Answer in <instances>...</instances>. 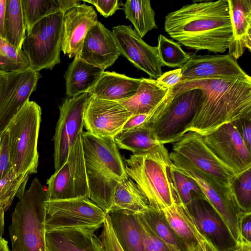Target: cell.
Instances as JSON below:
<instances>
[{"label":"cell","mask_w":251,"mask_h":251,"mask_svg":"<svg viewBox=\"0 0 251 251\" xmlns=\"http://www.w3.org/2000/svg\"><path fill=\"white\" fill-rule=\"evenodd\" d=\"M46 191L37 178L19 199L11 214L9 236L10 251H46L45 202Z\"/></svg>","instance_id":"5"},{"label":"cell","mask_w":251,"mask_h":251,"mask_svg":"<svg viewBox=\"0 0 251 251\" xmlns=\"http://www.w3.org/2000/svg\"><path fill=\"white\" fill-rule=\"evenodd\" d=\"M114 140L117 147L130 151L133 154L147 152L160 144L151 127L148 126L122 131Z\"/></svg>","instance_id":"31"},{"label":"cell","mask_w":251,"mask_h":251,"mask_svg":"<svg viewBox=\"0 0 251 251\" xmlns=\"http://www.w3.org/2000/svg\"><path fill=\"white\" fill-rule=\"evenodd\" d=\"M47 201L90 199L81 135L72 147L65 163L47 181Z\"/></svg>","instance_id":"10"},{"label":"cell","mask_w":251,"mask_h":251,"mask_svg":"<svg viewBox=\"0 0 251 251\" xmlns=\"http://www.w3.org/2000/svg\"><path fill=\"white\" fill-rule=\"evenodd\" d=\"M112 32L121 54L136 68L154 79L163 74L156 47L146 43L131 25L114 26Z\"/></svg>","instance_id":"15"},{"label":"cell","mask_w":251,"mask_h":251,"mask_svg":"<svg viewBox=\"0 0 251 251\" xmlns=\"http://www.w3.org/2000/svg\"><path fill=\"white\" fill-rule=\"evenodd\" d=\"M29 59L22 50H18L0 38V73H9L29 68Z\"/></svg>","instance_id":"38"},{"label":"cell","mask_w":251,"mask_h":251,"mask_svg":"<svg viewBox=\"0 0 251 251\" xmlns=\"http://www.w3.org/2000/svg\"><path fill=\"white\" fill-rule=\"evenodd\" d=\"M91 96L86 92L67 98L59 106V117L53 137L55 171L65 163L72 147L83 132L84 113Z\"/></svg>","instance_id":"12"},{"label":"cell","mask_w":251,"mask_h":251,"mask_svg":"<svg viewBox=\"0 0 251 251\" xmlns=\"http://www.w3.org/2000/svg\"><path fill=\"white\" fill-rule=\"evenodd\" d=\"M45 239L46 251H105L94 232L83 228L47 231Z\"/></svg>","instance_id":"22"},{"label":"cell","mask_w":251,"mask_h":251,"mask_svg":"<svg viewBox=\"0 0 251 251\" xmlns=\"http://www.w3.org/2000/svg\"><path fill=\"white\" fill-rule=\"evenodd\" d=\"M112 229L123 251H144L137 214L119 210L109 214Z\"/></svg>","instance_id":"27"},{"label":"cell","mask_w":251,"mask_h":251,"mask_svg":"<svg viewBox=\"0 0 251 251\" xmlns=\"http://www.w3.org/2000/svg\"><path fill=\"white\" fill-rule=\"evenodd\" d=\"M7 74L0 73V99L5 88L7 77Z\"/></svg>","instance_id":"50"},{"label":"cell","mask_w":251,"mask_h":251,"mask_svg":"<svg viewBox=\"0 0 251 251\" xmlns=\"http://www.w3.org/2000/svg\"><path fill=\"white\" fill-rule=\"evenodd\" d=\"M41 114L40 106L28 100L6 128L9 136L11 163L18 175L28 173L31 175L37 171V144Z\"/></svg>","instance_id":"6"},{"label":"cell","mask_w":251,"mask_h":251,"mask_svg":"<svg viewBox=\"0 0 251 251\" xmlns=\"http://www.w3.org/2000/svg\"><path fill=\"white\" fill-rule=\"evenodd\" d=\"M12 168L10 158L9 133L5 129L0 132V179Z\"/></svg>","instance_id":"41"},{"label":"cell","mask_w":251,"mask_h":251,"mask_svg":"<svg viewBox=\"0 0 251 251\" xmlns=\"http://www.w3.org/2000/svg\"><path fill=\"white\" fill-rule=\"evenodd\" d=\"M100 237L105 251H123L113 232L109 214H107L102 225Z\"/></svg>","instance_id":"42"},{"label":"cell","mask_w":251,"mask_h":251,"mask_svg":"<svg viewBox=\"0 0 251 251\" xmlns=\"http://www.w3.org/2000/svg\"><path fill=\"white\" fill-rule=\"evenodd\" d=\"M0 251H10L7 242L2 237L0 238Z\"/></svg>","instance_id":"51"},{"label":"cell","mask_w":251,"mask_h":251,"mask_svg":"<svg viewBox=\"0 0 251 251\" xmlns=\"http://www.w3.org/2000/svg\"><path fill=\"white\" fill-rule=\"evenodd\" d=\"M170 172L178 203L186 206L194 200H206L195 180L177 169L172 162Z\"/></svg>","instance_id":"36"},{"label":"cell","mask_w":251,"mask_h":251,"mask_svg":"<svg viewBox=\"0 0 251 251\" xmlns=\"http://www.w3.org/2000/svg\"><path fill=\"white\" fill-rule=\"evenodd\" d=\"M235 251H251V243L237 242Z\"/></svg>","instance_id":"49"},{"label":"cell","mask_w":251,"mask_h":251,"mask_svg":"<svg viewBox=\"0 0 251 251\" xmlns=\"http://www.w3.org/2000/svg\"><path fill=\"white\" fill-rule=\"evenodd\" d=\"M83 1L93 4L97 11L105 18L113 15L117 10L120 9L118 0H91Z\"/></svg>","instance_id":"44"},{"label":"cell","mask_w":251,"mask_h":251,"mask_svg":"<svg viewBox=\"0 0 251 251\" xmlns=\"http://www.w3.org/2000/svg\"><path fill=\"white\" fill-rule=\"evenodd\" d=\"M185 206L201 234L218 251L235 249L236 242L226 223L206 200H194Z\"/></svg>","instance_id":"18"},{"label":"cell","mask_w":251,"mask_h":251,"mask_svg":"<svg viewBox=\"0 0 251 251\" xmlns=\"http://www.w3.org/2000/svg\"><path fill=\"white\" fill-rule=\"evenodd\" d=\"M90 199L107 214L112 205L116 187L128 177L114 140L81 134Z\"/></svg>","instance_id":"3"},{"label":"cell","mask_w":251,"mask_h":251,"mask_svg":"<svg viewBox=\"0 0 251 251\" xmlns=\"http://www.w3.org/2000/svg\"><path fill=\"white\" fill-rule=\"evenodd\" d=\"M197 89L201 96L188 131L204 136L221 126L251 116V77H211L180 80L171 88L176 96Z\"/></svg>","instance_id":"1"},{"label":"cell","mask_w":251,"mask_h":251,"mask_svg":"<svg viewBox=\"0 0 251 251\" xmlns=\"http://www.w3.org/2000/svg\"><path fill=\"white\" fill-rule=\"evenodd\" d=\"M181 70V80L211 77H238L247 75L237 60L228 54H192Z\"/></svg>","instance_id":"20"},{"label":"cell","mask_w":251,"mask_h":251,"mask_svg":"<svg viewBox=\"0 0 251 251\" xmlns=\"http://www.w3.org/2000/svg\"><path fill=\"white\" fill-rule=\"evenodd\" d=\"M193 251H218L216 248L206 239L199 242Z\"/></svg>","instance_id":"48"},{"label":"cell","mask_w":251,"mask_h":251,"mask_svg":"<svg viewBox=\"0 0 251 251\" xmlns=\"http://www.w3.org/2000/svg\"><path fill=\"white\" fill-rule=\"evenodd\" d=\"M144 251H171L168 246L137 214Z\"/></svg>","instance_id":"40"},{"label":"cell","mask_w":251,"mask_h":251,"mask_svg":"<svg viewBox=\"0 0 251 251\" xmlns=\"http://www.w3.org/2000/svg\"><path fill=\"white\" fill-rule=\"evenodd\" d=\"M30 175H18L12 168L0 179V238L4 230V214L15 197L20 199L25 192L26 182Z\"/></svg>","instance_id":"32"},{"label":"cell","mask_w":251,"mask_h":251,"mask_svg":"<svg viewBox=\"0 0 251 251\" xmlns=\"http://www.w3.org/2000/svg\"><path fill=\"white\" fill-rule=\"evenodd\" d=\"M141 81V78H132L114 72L104 71L89 93L100 99L120 101L133 96Z\"/></svg>","instance_id":"24"},{"label":"cell","mask_w":251,"mask_h":251,"mask_svg":"<svg viewBox=\"0 0 251 251\" xmlns=\"http://www.w3.org/2000/svg\"><path fill=\"white\" fill-rule=\"evenodd\" d=\"M159 211L186 251H193L200 242L205 239L183 205L177 202Z\"/></svg>","instance_id":"25"},{"label":"cell","mask_w":251,"mask_h":251,"mask_svg":"<svg viewBox=\"0 0 251 251\" xmlns=\"http://www.w3.org/2000/svg\"><path fill=\"white\" fill-rule=\"evenodd\" d=\"M64 12L58 11L40 20L25 33L22 50L32 70L50 69L61 63Z\"/></svg>","instance_id":"7"},{"label":"cell","mask_w":251,"mask_h":251,"mask_svg":"<svg viewBox=\"0 0 251 251\" xmlns=\"http://www.w3.org/2000/svg\"><path fill=\"white\" fill-rule=\"evenodd\" d=\"M237 242L251 243V211L244 212L239 216Z\"/></svg>","instance_id":"43"},{"label":"cell","mask_w":251,"mask_h":251,"mask_svg":"<svg viewBox=\"0 0 251 251\" xmlns=\"http://www.w3.org/2000/svg\"><path fill=\"white\" fill-rule=\"evenodd\" d=\"M138 214L171 251H186L184 245L159 210L149 207Z\"/></svg>","instance_id":"35"},{"label":"cell","mask_w":251,"mask_h":251,"mask_svg":"<svg viewBox=\"0 0 251 251\" xmlns=\"http://www.w3.org/2000/svg\"><path fill=\"white\" fill-rule=\"evenodd\" d=\"M203 138L209 148L236 176L251 168V152L233 122L221 126Z\"/></svg>","instance_id":"14"},{"label":"cell","mask_w":251,"mask_h":251,"mask_svg":"<svg viewBox=\"0 0 251 251\" xmlns=\"http://www.w3.org/2000/svg\"><path fill=\"white\" fill-rule=\"evenodd\" d=\"M4 28L5 39L18 50H22L26 30L21 0H6Z\"/></svg>","instance_id":"34"},{"label":"cell","mask_w":251,"mask_h":251,"mask_svg":"<svg viewBox=\"0 0 251 251\" xmlns=\"http://www.w3.org/2000/svg\"><path fill=\"white\" fill-rule=\"evenodd\" d=\"M6 0H0V38L5 39L4 28Z\"/></svg>","instance_id":"47"},{"label":"cell","mask_w":251,"mask_h":251,"mask_svg":"<svg viewBox=\"0 0 251 251\" xmlns=\"http://www.w3.org/2000/svg\"><path fill=\"white\" fill-rule=\"evenodd\" d=\"M235 251V250H234V249H233V250H227V251Z\"/></svg>","instance_id":"52"},{"label":"cell","mask_w":251,"mask_h":251,"mask_svg":"<svg viewBox=\"0 0 251 251\" xmlns=\"http://www.w3.org/2000/svg\"><path fill=\"white\" fill-rule=\"evenodd\" d=\"M45 232L62 228H80L95 231L102 226L107 214L89 198L46 201Z\"/></svg>","instance_id":"8"},{"label":"cell","mask_w":251,"mask_h":251,"mask_svg":"<svg viewBox=\"0 0 251 251\" xmlns=\"http://www.w3.org/2000/svg\"><path fill=\"white\" fill-rule=\"evenodd\" d=\"M233 122L248 149L251 151V116Z\"/></svg>","instance_id":"45"},{"label":"cell","mask_w":251,"mask_h":251,"mask_svg":"<svg viewBox=\"0 0 251 251\" xmlns=\"http://www.w3.org/2000/svg\"><path fill=\"white\" fill-rule=\"evenodd\" d=\"M104 71L79 57L74 58L69 64L65 75L67 98L89 93L96 84Z\"/></svg>","instance_id":"26"},{"label":"cell","mask_w":251,"mask_h":251,"mask_svg":"<svg viewBox=\"0 0 251 251\" xmlns=\"http://www.w3.org/2000/svg\"><path fill=\"white\" fill-rule=\"evenodd\" d=\"M201 96V91L194 89L174 97L151 126L159 143H174L187 133L194 118Z\"/></svg>","instance_id":"11"},{"label":"cell","mask_w":251,"mask_h":251,"mask_svg":"<svg viewBox=\"0 0 251 251\" xmlns=\"http://www.w3.org/2000/svg\"><path fill=\"white\" fill-rule=\"evenodd\" d=\"M5 88L0 99V132L29 100L40 77L39 72L28 68L7 74Z\"/></svg>","instance_id":"17"},{"label":"cell","mask_w":251,"mask_h":251,"mask_svg":"<svg viewBox=\"0 0 251 251\" xmlns=\"http://www.w3.org/2000/svg\"><path fill=\"white\" fill-rule=\"evenodd\" d=\"M231 189L240 209L251 211V168L236 176Z\"/></svg>","instance_id":"39"},{"label":"cell","mask_w":251,"mask_h":251,"mask_svg":"<svg viewBox=\"0 0 251 251\" xmlns=\"http://www.w3.org/2000/svg\"><path fill=\"white\" fill-rule=\"evenodd\" d=\"M128 176L148 200L149 206L158 210L178 202L170 172L172 161L164 145L150 151L132 154L126 160Z\"/></svg>","instance_id":"4"},{"label":"cell","mask_w":251,"mask_h":251,"mask_svg":"<svg viewBox=\"0 0 251 251\" xmlns=\"http://www.w3.org/2000/svg\"><path fill=\"white\" fill-rule=\"evenodd\" d=\"M94 9L85 3L64 12L61 50L70 58L79 57L86 35L98 22Z\"/></svg>","instance_id":"19"},{"label":"cell","mask_w":251,"mask_h":251,"mask_svg":"<svg viewBox=\"0 0 251 251\" xmlns=\"http://www.w3.org/2000/svg\"><path fill=\"white\" fill-rule=\"evenodd\" d=\"M169 89L159 84L156 79L143 77L135 94L118 102L132 116L148 113L161 101Z\"/></svg>","instance_id":"28"},{"label":"cell","mask_w":251,"mask_h":251,"mask_svg":"<svg viewBox=\"0 0 251 251\" xmlns=\"http://www.w3.org/2000/svg\"><path fill=\"white\" fill-rule=\"evenodd\" d=\"M173 150L200 171L231 190L236 175L209 148L201 134L194 131L187 132L174 143Z\"/></svg>","instance_id":"13"},{"label":"cell","mask_w":251,"mask_h":251,"mask_svg":"<svg viewBox=\"0 0 251 251\" xmlns=\"http://www.w3.org/2000/svg\"><path fill=\"white\" fill-rule=\"evenodd\" d=\"M170 158L179 170L198 183L206 200L223 219L236 242L238 236V218L244 212L237 205L232 190L200 171L185 159L172 151Z\"/></svg>","instance_id":"9"},{"label":"cell","mask_w":251,"mask_h":251,"mask_svg":"<svg viewBox=\"0 0 251 251\" xmlns=\"http://www.w3.org/2000/svg\"><path fill=\"white\" fill-rule=\"evenodd\" d=\"M26 32L44 17L81 4L78 0H21Z\"/></svg>","instance_id":"30"},{"label":"cell","mask_w":251,"mask_h":251,"mask_svg":"<svg viewBox=\"0 0 251 251\" xmlns=\"http://www.w3.org/2000/svg\"><path fill=\"white\" fill-rule=\"evenodd\" d=\"M233 39L228 54L237 60L251 51V0H228Z\"/></svg>","instance_id":"23"},{"label":"cell","mask_w":251,"mask_h":251,"mask_svg":"<svg viewBox=\"0 0 251 251\" xmlns=\"http://www.w3.org/2000/svg\"><path fill=\"white\" fill-rule=\"evenodd\" d=\"M156 48L162 67L181 68L188 61L190 55L182 50L179 44L162 34L158 37Z\"/></svg>","instance_id":"37"},{"label":"cell","mask_w":251,"mask_h":251,"mask_svg":"<svg viewBox=\"0 0 251 251\" xmlns=\"http://www.w3.org/2000/svg\"><path fill=\"white\" fill-rule=\"evenodd\" d=\"M123 6L126 18L131 22L142 38L148 32L157 28L155 13L150 0H127Z\"/></svg>","instance_id":"33"},{"label":"cell","mask_w":251,"mask_h":251,"mask_svg":"<svg viewBox=\"0 0 251 251\" xmlns=\"http://www.w3.org/2000/svg\"><path fill=\"white\" fill-rule=\"evenodd\" d=\"M164 29L189 49L224 53L233 39L228 0H195L185 5L166 16Z\"/></svg>","instance_id":"2"},{"label":"cell","mask_w":251,"mask_h":251,"mask_svg":"<svg viewBox=\"0 0 251 251\" xmlns=\"http://www.w3.org/2000/svg\"><path fill=\"white\" fill-rule=\"evenodd\" d=\"M120 55L112 31L97 22L86 35L79 58L104 71Z\"/></svg>","instance_id":"21"},{"label":"cell","mask_w":251,"mask_h":251,"mask_svg":"<svg viewBox=\"0 0 251 251\" xmlns=\"http://www.w3.org/2000/svg\"><path fill=\"white\" fill-rule=\"evenodd\" d=\"M181 68L170 71L163 74L156 80L157 82L167 88H172L181 80Z\"/></svg>","instance_id":"46"},{"label":"cell","mask_w":251,"mask_h":251,"mask_svg":"<svg viewBox=\"0 0 251 251\" xmlns=\"http://www.w3.org/2000/svg\"><path fill=\"white\" fill-rule=\"evenodd\" d=\"M131 117L119 102L92 95L84 113V126L94 135L114 139Z\"/></svg>","instance_id":"16"},{"label":"cell","mask_w":251,"mask_h":251,"mask_svg":"<svg viewBox=\"0 0 251 251\" xmlns=\"http://www.w3.org/2000/svg\"><path fill=\"white\" fill-rule=\"evenodd\" d=\"M149 207L146 197L128 177L120 182L116 187L108 214L123 210L138 214Z\"/></svg>","instance_id":"29"}]
</instances>
